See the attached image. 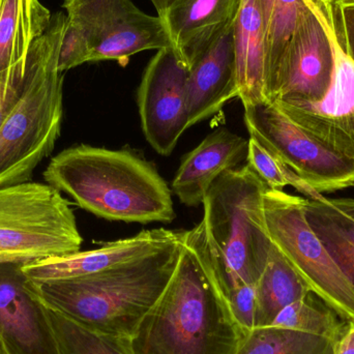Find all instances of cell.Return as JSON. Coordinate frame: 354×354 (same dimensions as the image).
Wrapping results in <instances>:
<instances>
[{"mask_svg":"<svg viewBox=\"0 0 354 354\" xmlns=\"http://www.w3.org/2000/svg\"><path fill=\"white\" fill-rule=\"evenodd\" d=\"M44 178L105 220L149 224L176 218L169 185L153 164L127 149L70 147L51 160Z\"/></svg>","mask_w":354,"mask_h":354,"instance_id":"1","label":"cell"},{"mask_svg":"<svg viewBox=\"0 0 354 354\" xmlns=\"http://www.w3.org/2000/svg\"><path fill=\"white\" fill-rule=\"evenodd\" d=\"M183 239L158 253L91 276L29 283L46 307L79 326L131 338L174 276Z\"/></svg>","mask_w":354,"mask_h":354,"instance_id":"2","label":"cell"},{"mask_svg":"<svg viewBox=\"0 0 354 354\" xmlns=\"http://www.w3.org/2000/svg\"><path fill=\"white\" fill-rule=\"evenodd\" d=\"M247 336L183 243L174 276L130 345L134 354H236Z\"/></svg>","mask_w":354,"mask_h":354,"instance_id":"3","label":"cell"},{"mask_svg":"<svg viewBox=\"0 0 354 354\" xmlns=\"http://www.w3.org/2000/svg\"><path fill=\"white\" fill-rule=\"evenodd\" d=\"M66 26V15H54L31 48L18 97L0 124V187L29 181L59 138L64 73L58 60Z\"/></svg>","mask_w":354,"mask_h":354,"instance_id":"4","label":"cell"},{"mask_svg":"<svg viewBox=\"0 0 354 354\" xmlns=\"http://www.w3.org/2000/svg\"><path fill=\"white\" fill-rule=\"evenodd\" d=\"M268 189L245 164L224 172L202 202L210 266L226 290L256 285L263 272L272 245L263 214Z\"/></svg>","mask_w":354,"mask_h":354,"instance_id":"5","label":"cell"},{"mask_svg":"<svg viewBox=\"0 0 354 354\" xmlns=\"http://www.w3.org/2000/svg\"><path fill=\"white\" fill-rule=\"evenodd\" d=\"M71 204L48 183L0 187V264H27L80 251Z\"/></svg>","mask_w":354,"mask_h":354,"instance_id":"6","label":"cell"},{"mask_svg":"<svg viewBox=\"0 0 354 354\" xmlns=\"http://www.w3.org/2000/svg\"><path fill=\"white\" fill-rule=\"evenodd\" d=\"M304 201L301 196L266 189L263 214L270 241L311 293L343 322L354 324V286L310 227Z\"/></svg>","mask_w":354,"mask_h":354,"instance_id":"7","label":"cell"},{"mask_svg":"<svg viewBox=\"0 0 354 354\" xmlns=\"http://www.w3.org/2000/svg\"><path fill=\"white\" fill-rule=\"evenodd\" d=\"M62 8L87 41L91 62L115 60L124 66L139 52L172 48L163 20L132 0H64Z\"/></svg>","mask_w":354,"mask_h":354,"instance_id":"8","label":"cell"},{"mask_svg":"<svg viewBox=\"0 0 354 354\" xmlns=\"http://www.w3.org/2000/svg\"><path fill=\"white\" fill-rule=\"evenodd\" d=\"M250 137L318 193L354 189V163L308 136L272 103L245 106Z\"/></svg>","mask_w":354,"mask_h":354,"instance_id":"9","label":"cell"},{"mask_svg":"<svg viewBox=\"0 0 354 354\" xmlns=\"http://www.w3.org/2000/svg\"><path fill=\"white\" fill-rule=\"evenodd\" d=\"M284 62L268 91V103L315 104L332 87L335 52L328 26L314 0H306Z\"/></svg>","mask_w":354,"mask_h":354,"instance_id":"10","label":"cell"},{"mask_svg":"<svg viewBox=\"0 0 354 354\" xmlns=\"http://www.w3.org/2000/svg\"><path fill=\"white\" fill-rule=\"evenodd\" d=\"M187 75L189 68L172 48L158 50L143 72L137 93L141 127L159 155H171L189 129Z\"/></svg>","mask_w":354,"mask_h":354,"instance_id":"11","label":"cell"},{"mask_svg":"<svg viewBox=\"0 0 354 354\" xmlns=\"http://www.w3.org/2000/svg\"><path fill=\"white\" fill-rule=\"evenodd\" d=\"M332 39L335 75L332 87L322 101L315 104L276 102V105L308 136L335 155L354 163V62L339 44L326 15L314 0Z\"/></svg>","mask_w":354,"mask_h":354,"instance_id":"12","label":"cell"},{"mask_svg":"<svg viewBox=\"0 0 354 354\" xmlns=\"http://www.w3.org/2000/svg\"><path fill=\"white\" fill-rule=\"evenodd\" d=\"M0 346L4 354H58L47 308L22 264H0Z\"/></svg>","mask_w":354,"mask_h":354,"instance_id":"13","label":"cell"},{"mask_svg":"<svg viewBox=\"0 0 354 354\" xmlns=\"http://www.w3.org/2000/svg\"><path fill=\"white\" fill-rule=\"evenodd\" d=\"M185 230H143L134 236L104 243L89 251L53 256L23 264L22 272L33 282L66 280L103 270L158 253L185 239Z\"/></svg>","mask_w":354,"mask_h":354,"instance_id":"14","label":"cell"},{"mask_svg":"<svg viewBox=\"0 0 354 354\" xmlns=\"http://www.w3.org/2000/svg\"><path fill=\"white\" fill-rule=\"evenodd\" d=\"M241 0H174L163 16L172 49L191 68L236 19Z\"/></svg>","mask_w":354,"mask_h":354,"instance_id":"15","label":"cell"},{"mask_svg":"<svg viewBox=\"0 0 354 354\" xmlns=\"http://www.w3.org/2000/svg\"><path fill=\"white\" fill-rule=\"evenodd\" d=\"M234 97H239V86L232 27L189 68V128L212 118Z\"/></svg>","mask_w":354,"mask_h":354,"instance_id":"16","label":"cell"},{"mask_svg":"<svg viewBox=\"0 0 354 354\" xmlns=\"http://www.w3.org/2000/svg\"><path fill=\"white\" fill-rule=\"evenodd\" d=\"M248 147L249 140L226 128L210 133L183 158L177 169L172 189L181 203L187 206L201 204L218 177L247 160Z\"/></svg>","mask_w":354,"mask_h":354,"instance_id":"17","label":"cell"},{"mask_svg":"<svg viewBox=\"0 0 354 354\" xmlns=\"http://www.w3.org/2000/svg\"><path fill=\"white\" fill-rule=\"evenodd\" d=\"M239 97L245 106L268 103L266 54L261 0H241L233 25Z\"/></svg>","mask_w":354,"mask_h":354,"instance_id":"18","label":"cell"},{"mask_svg":"<svg viewBox=\"0 0 354 354\" xmlns=\"http://www.w3.org/2000/svg\"><path fill=\"white\" fill-rule=\"evenodd\" d=\"M39 0H0V79H22L35 41L51 24Z\"/></svg>","mask_w":354,"mask_h":354,"instance_id":"19","label":"cell"},{"mask_svg":"<svg viewBox=\"0 0 354 354\" xmlns=\"http://www.w3.org/2000/svg\"><path fill=\"white\" fill-rule=\"evenodd\" d=\"M305 198V197H304ZM305 214L335 263L354 286V199L305 198Z\"/></svg>","mask_w":354,"mask_h":354,"instance_id":"20","label":"cell"},{"mask_svg":"<svg viewBox=\"0 0 354 354\" xmlns=\"http://www.w3.org/2000/svg\"><path fill=\"white\" fill-rule=\"evenodd\" d=\"M256 293L259 328L270 326L283 308L305 299L311 291L272 243L263 272L256 283Z\"/></svg>","mask_w":354,"mask_h":354,"instance_id":"21","label":"cell"},{"mask_svg":"<svg viewBox=\"0 0 354 354\" xmlns=\"http://www.w3.org/2000/svg\"><path fill=\"white\" fill-rule=\"evenodd\" d=\"M266 35V93L280 71L308 4L306 0H261Z\"/></svg>","mask_w":354,"mask_h":354,"instance_id":"22","label":"cell"},{"mask_svg":"<svg viewBox=\"0 0 354 354\" xmlns=\"http://www.w3.org/2000/svg\"><path fill=\"white\" fill-rule=\"evenodd\" d=\"M347 324L322 299L310 293L305 299L283 308L268 326L338 341Z\"/></svg>","mask_w":354,"mask_h":354,"instance_id":"23","label":"cell"},{"mask_svg":"<svg viewBox=\"0 0 354 354\" xmlns=\"http://www.w3.org/2000/svg\"><path fill=\"white\" fill-rule=\"evenodd\" d=\"M337 341L285 328H255L236 354H334Z\"/></svg>","mask_w":354,"mask_h":354,"instance_id":"24","label":"cell"},{"mask_svg":"<svg viewBox=\"0 0 354 354\" xmlns=\"http://www.w3.org/2000/svg\"><path fill=\"white\" fill-rule=\"evenodd\" d=\"M47 312L58 354H134L128 337L93 332L49 308Z\"/></svg>","mask_w":354,"mask_h":354,"instance_id":"25","label":"cell"},{"mask_svg":"<svg viewBox=\"0 0 354 354\" xmlns=\"http://www.w3.org/2000/svg\"><path fill=\"white\" fill-rule=\"evenodd\" d=\"M247 164L270 189L284 191L285 187L289 185L308 199H317L322 195L251 137L248 147Z\"/></svg>","mask_w":354,"mask_h":354,"instance_id":"26","label":"cell"},{"mask_svg":"<svg viewBox=\"0 0 354 354\" xmlns=\"http://www.w3.org/2000/svg\"><path fill=\"white\" fill-rule=\"evenodd\" d=\"M345 53L354 62V0H316Z\"/></svg>","mask_w":354,"mask_h":354,"instance_id":"27","label":"cell"},{"mask_svg":"<svg viewBox=\"0 0 354 354\" xmlns=\"http://www.w3.org/2000/svg\"><path fill=\"white\" fill-rule=\"evenodd\" d=\"M227 303L237 324L249 334L257 328V293L256 285H241L226 297Z\"/></svg>","mask_w":354,"mask_h":354,"instance_id":"28","label":"cell"},{"mask_svg":"<svg viewBox=\"0 0 354 354\" xmlns=\"http://www.w3.org/2000/svg\"><path fill=\"white\" fill-rule=\"evenodd\" d=\"M91 62V49L84 37L78 29L68 24L66 21L62 46H60L58 68L60 72L66 73L71 68Z\"/></svg>","mask_w":354,"mask_h":354,"instance_id":"29","label":"cell"},{"mask_svg":"<svg viewBox=\"0 0 354 354\" xmlns=\"http://www.w3.org/2000/svg\"><path fill=\"white\" fill-rule=\"evenodd\" d=\"M22 79H0V124L12 108L20 91Z\"/></svg>","mask_w":354,"mask_h":354,"instance_id":"30","label":"cell"},{"mask_svg":"<svg viewBox=\"0 0 354 354\" xmlns=\"http://www.w3.org/2000/svg\"><path fill=\"white\" fill-rule=\"evenodd\" d=\"M334 354H354V324H347L346 330L335 344Z\"/></svg>","mask_w":354,"mask_h":354,"instance_id":"31","label":"cell"},{"mask_svg":"<svg viewBox=\"0 0 354 354\" xmlns=\"http://www.w3.org/2000/svg\"><path fill=\"white\" fill-rule=\"evenodd\" d=\"M174 0H151L157 10L158 16L162 17Z\"/></svg>","mask_w":354,"mask_h":354,"instance_id":"32","label":"cell"},{"mask_svg":"<svg viewBox=\"0 0 354 354\" xmlns=\"http://www.w3.org/2000/svg\"><path fill=\"white\" fill-rule=\"evenodd\" d=\"M0 354H4L3 351H2L1 346H0Z\"/></svg>","mask_w":354,"mask_h":354,"instance_id":"33","label":"cell"},{"mask_svg":"<svg viewBox=\"0 0 354 354\" xmlns=\"http://www.w3.org/2000/svg\"><path fill=\"white\" fill-rule=\"evenodd\" d=\"M322 1H332V0H322Z\"/></svg>","mask_w":354,"mask_h":354,"instance_id":"34","label":"cell"},{"mask_svg":"<svg viewBox=\"0 0 354 354\" xmlns=\"http://www.w3.org/2000/svg\"><path fill=\"white\" fill-rule=\"evenodd\" d=\"M332 1H333V0H332Z\"/></svg>","mask_w":354,"mask_h":354,"instance_id":"35","label":"cell"}]
</instances>
